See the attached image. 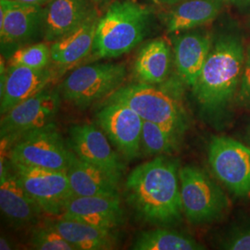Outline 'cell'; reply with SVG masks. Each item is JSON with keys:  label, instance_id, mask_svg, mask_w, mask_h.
<instances>
[{"label": "cell", "instance_id": "cell-18", "mask_svg": "<svg viewBox=\"0 0 250 250\" xmlns=\"http://www.w3.org/2000/svg\"><path fill=\"white\" fill-rule=\"evenodd\" d=\"M93 0H50L44 6V40L54 42L84 22L97 10Z\"/></svg>", "mask_w": 250, "mask_h": 250}, {"label": "cell", "instance_id": "cell-28", "mask_svg": "<svg viewBox=\"0 0 250 250\" xmlns=\"http://www.w3.org/2000/svg\"><path fill=\"white\" fill-rule=\"evenodd\" d=\"M235 105L243 109L250 110V43L246 46V58Z\"/></svg>", "mask_w": 250, "mask_h": 250}, {"label": "cell", "instance_id": "cell-3", "mask_svg": "<svg viewBox=\"0 0 250 250\" xmlns=\"http://www.w3.org/2000/svg\"><path fill=\"white\" fill-rule=\"evenodd\" d=\"M185 83L179 78L169 77L158 84L144 83L122 86L107 101L125 103L143 119L184 134L188 115L183 105Z\"/></svg>", "mask_w": 250, "mask_h": 250}, {"label": "cell", "instance_id": "cell-34", "mask_svg": "<svg viewBox=\"0 0 250 250\" xmlns=\"http://www.w3.org/2000/svg\"><path fill=\"white\" fill-rule=\"evenodd\" d=\"M93 1L98 8H103L107 5H109L113 0H93Z\"/></svg>", "mask_w": 250, "mask_h": 250}, {"label": "cell", "instance_id": "cell-15", "mask_svg": "<svg viewBox=\"0 0 250 250\" xmlns=\"http://www.w3.org/2000/svg\"><path fill=\"white\" fill-rule=\"evenodd\" d=\"M213 37L203 29H193L173 34V60L179 78L193 87L204 66L212 45Z\"/></svg>", "mask_w": 250, "mask_h": 250}, {"label": "cell", "instance_id": "cell-30", "mask_svg": "<svg viewBox=\"0 0 250 250\" xmlns=\"http://www.w3.org/2000/svg\"><path fill=\"white\" fill-rule=\"evenodd\" d=\"M225 3H228L236 8H248L250 7V0H224Z\"/></svg>", "mask_w": 250, "mask_h": 250}, {"label": "cell", "instance_id": "cell-27", "mask_svg": "<svg viewBox=\"0 0 250 250\" xmlns=\"http://www.w3.org/2000/svg\"><path fill=\"white\" fill-rule=\"evenodd\" d=\"M30 243L37 250H76L49 222L32 231Z\"/></svg>", "mask_w": 250, "mask_h": 250}, {"label": "cell", "instance_id": "cell-33", "mask_svg": "<svg viewBox=\"0 0 250 250\" xmlns=\"http://www.w3.org/2000/svg\"><path fill=\"white\" fill-rule=\"evenodd\" d=\"M19 2L22 3H27V4H34V5H39V6H45L50 0H15Z\"/></svg>", "mask_w": 250, "mask_h": 250}, {"label": "cell", "instance_id": "cell-22", "mask_svg": "<svg viewBox=\"0 0 250 250\" xmlns=\"http://www.w3.org/2000/svg\"><path fill=\"white\" fill-rule=\"evenodd\" d=\"M171 48L163 38L146 42L139 49L134 63V75L138 83L158 84L170 77Z\"/></svg>", "mask_w": 250, "mask_h": 250}, {"label": "cell", "instance_id": "cell-9", "mask_svg": "<svg viewBox=\"0 0 250 250\" xmlns=\"http://www.w3.org/2000/svg\"><path fill=\"white\" fill-rule=\"evenodd\" d=\"M61 92L45 87L10 108L1 118L2 146L9 148L20 136L53 123L61 106Z\"/></svg>", "mask_w": 250, "mask_h": 250}, {"label": "cell", "instance_id": "cell-29", "mask_svg": "<svg viewBox=\"0 0 250 250\" xmlns=\"http://www.w3.org/2000/svg\"><path fill=\"white\" fill-rule=\"evenodd\" d=\"M227 250H250V223L234 228L222 243Z\"/></svg>", "mask_w": 250, "mask_h": 250}, {"label": "cell", "instance_id": "cell-19", "mask_svg": "<svg viewBox=\"0 0 250 250\" xmlns=\"http://www.w3.org/2000/svg\"><path fill=\"white\" fill-rule=\"evenodd\" d=\"M224 0H184L160 14L170 35L193 30L213 21L224 9Z\"/></svg>", "mask_w": 250, "mask_h": 250}, {"label": "cell", "instance_id": "cell-11", "mask_svg": "<svg viewBox=\"0 0 250 250\" xmlns=\"http://www.w3.org/2000/svg\"><path fill=\"white\" fill-rule=\"evenodd\" d=\"M10 164L21 186L44 212L62 215L65 206L74 197L66 171Z\"/></svg>", "mask_w": 250, "mask_h": 250}, {"label": "cell", "instance_id": "cell-35", "mask_svg": "<svg viewBox=\"0 0 250 250\" xmlns=\"http://www.w3.org/2000/svg\"><path fill=\"white\" fill-rule=\"evenodd\" d=\"M249 24H250V21H249Z\"/></svg>", "mask_w": 250, "mask_h": 250}, {"label": "cell", "instance_id": "cell-20", "mask_svg": "<svg viewBox=\"0 0 250 250\" xmlns=\"http://www.w3.org/2000/svg\"><path fill=\"white\" fill-rule=\"evenodd\" d=\"M66 172L76 197L119 195L121 178L82 161L75 154Z\"/></svg>", "mask_w": 250, "mask_h": 250}, {"label": "cell", "instance_id": "cell-23", "mask_svg": "<svg viewBox=\"0 0 250 250\" xmlns=\"http://www.w3.org/2000/svg\"><path fill=\"white\" fill-rule=\"evenodd\" d=\"M49 223L76 250H110L116 247V235L111 229L62 217Z\"/></svg>", "mask_w": 250, "mask_h": 250}, {"label": "cell", "instance_id": "cell-8", "mask_svg": "<svg viewBox=\"0 0 250 250\" xmlns=\"http://www.w3.org/2000/svg\"><path fill=\"white\" fill-rule=\"evenodd\" d=\"M208 164L216 179L236 197H250V148L225 136L208 145Z\"/></svg>", "mask_w": 250, "mask_h": 250}, {"label": "cell", "instance_id": "cell-32", "mask_svg": "<svg viewBox=\"0 0 250 250\" xmlns=\"http://www.w3.org/2000/svg\"><path fill=\"white\" fill-rule=\"evenodd\" d=\"M157 4L161 5V6H167V7H171L173 5H176L180 2L184 0H154Z\"/></svg>", "mask_w": 250, "mask_h": 250}, {"label": "cell", "instance_id": "cell-21", "mask_svg": "<svg viewBox=\"0 0 250 250\" xmlns=\"http://www.w3.org/2000/svg\"><path fill=\"white\" fill-rule=\"evenodd\" d=\"M98 9L84 22L57 39L50 45L51 61L59 66H71L88 56L92 50L99 23Z\"/></svg>", "mask_w": 250, "mask_h": 250}, {"label": "cell", "instance_id": "cell-25", "mask_svg": "<svg viewBox=\"0 0 250 250\" xmlns=\"http://www.w3.org/2000/svg\"><path fill=\"white\" fill-rule=\"evenodd\" d=\"M183 134L177 131L148 121H144L141 152L147 157L167 156L178 149Z\"/></svg>", "mask_w": 250, "mask_h": 250}, {"label": "cell", "instance_id": "cell-13", "mask_svg": "<svg viewBox=\"0 0 250 250\" xmlns=\"http://www.w3.org/2000/svg\"><path fill=\"white\" fill-rule=\"evenodd\" d=\"M69 146L81 159L122 179L125 163L111 146L105 133L92 124L72 125L69 128Z\"/></svg>", "mask_w": 250, "mask_h": 250}, {"label": "cell", "instance_id": "cell-7", "mask_svg": "<svg viewBox=\"0 0 250 250\" xmlns=\"http://www.w3.org/2000/svg\"><path fill=\"white\" fill-rule=\"evenodd\" d=\"M124 63H96L71 72L61 84L63 99L78 108H87L108 98L123 86L126 78Z\"/></svg>", "mask_w": 250, "mask_h": 250}, {"label": "cell", "instance_id": "cell-4", "mask_svg": "<svg viewBox=\"0 0 250 250\" xmlns=\"http://www.w3.org/2000/svg\"><path fill=\"white\" fill-rule=\"evenodd\" d=\"M151 10L135 0H114L99 18L93 54L113 59L132 51L149 31Z\"/></svg>", "mask_w": 250, "mask_h": 250}, {"label": "cell", "instance_id": "cell-2", "mask_svg": "<svg viewBox=\"0 0 250 250\" xmlns=\"http://www.w3.org/2000/svg\"><path fill=\"white\" fill-rule=\"evenodd\" d=\"M178 161L159 156L135 167L125 182V197L143 224L168 227L183 219Z\"/></svg>", "mask_w": 250, "mask_h": 250}, {"label": "cell", "instance_id": "cell-6", "mask_svg": "<svg viewBox=\"0 0 250 250\" xmlns=\"http://www.w3.org/2000/svg\"><path fill=\"white\" fill-rule=\"evenodd\" d=\"M8 151L11 163L62 171L69 169L74 154L54 123L22 134Z\"/></svg>", "mask_w": 250, "mask_h": 250}, {"label": "cell", "instance_id": "cell-26", "mask_svg": "<svg viewBox=\"0 0 250 250\" xmlns=\"http://www.w3.org/2000/svg\"><path fill=\"white\" fill-rule=\"evenodd\" d=\"M51 61L50 46L45 43H34L17 49L9 58V66H22L31 69L47 68Z\"/></svg>", "mask_w": 250, "mask_h": 250}, {"label": "cell", "instance_id": "cell-16", "mask_svg": "<svg viewBox=\"0 0 250 250\" xmlns=\"http://www.w3.org/2000/svg\"><path fill=\"white\" fill-rule=\"evenodd\" d=\"M0 208L2 214L16 228L36 224L43 210L21 186L10 162L1 161Z\"/></svg>", "mask_w": 250, "mask_h": 250}, {"label": "cell", "instance_id": "cell-1", "mask_svg": "<svg viewBox=\"0 0 250 250\" xmlns=\"http://www.w3.org/2000/svg\"><path fill=\"white\" fill-rule=\"evenodd\" d=\"M246 45L241 34L226 30L213 37L210 51L200 72L193 96L206 120L221 123L227 118L241 80Z\"/></svg>", "mask_w": 250, "mask_h": 250}, {"label": "cell", "instance_id": "cell-31", "mask_svg": "<svg viewBox=\"0 0 250 250\" xmlns=\"http://www.w3.org/2000/svg\"><path fill=\"white\" fill-rule=\"evenodd\" d=\"M0 250H12V245L9 241V239L5 236H1L0 238Z\"/></svg>", "mask_w": 250, "mask_h": 250}, {"label": "cell", "instance_id": "cell-24", "mask_svg": "<svg viewBox=\"0 0 250 250\" xmlns=\"http://www.w3.org/2000/svg\"><path fill=\"white\" fill-rule=\"evenodd\" d=\"M206 248L192 236L167 227H157L137 235L132 250H202Z\"/></svg>", "mask_w": 250, "mask_h": 250}, {"label": "cell", "instance_id": "cell-12", "mask_svg": "<svg viewBox=\"0 0 250 250\" xmlns=\"http://www.w3.org/2000/svg\"><path fill=\"white\" fill-rule=\"evenodd\" d=\"M97 123L127 160L139 156L144 121L133 108L125 103L106 101L97 113Z\"/></svg>", "mask_w": 250, "mask_h": 250}, {"label": "cell", "instance_id": "cell-17", "mask_svg": "<svg viewBox=\"0 0 250 250\" xmlns=\"http://www.w3.org/2000/svg\"><path fill=\"white\" fill-rule=\"evenodd\" d=\"M62 217L111 230L125 223V211L119 195L74 196L65 206Z\"/></svg>", "mask_w": 250, "mask_h": 250}, {"label": "cell", "instance_id": "cell-14", "mask_svg": "<svg viewBox=\"0 0 250 250\" xmlns=\"http://www.w3.org/2000/svg\"><path fill=\"white\" fill-rule=\"evenodd\" d=\"M57 72L48 67L31 69L22 66H8L5 70L1 60V116L19 103L45 89L55 79Z\"/></svg>", "mask_w": 250, "mask_h": 250}, {"label": "cell", "instance_id": "cell-10", "mask_svg": "<svg viewBox=\"0 0 250 250\" xmlns=\"http://www.w3.org/2000/svg\"><path fill=\"white\" fill-rule=\"evenodd\" d=\"M44 38V6L0 0V43L9 58L17 49Z\"/></svg>", "mask_w": 250, "mask_h": 250}, {"label": "cell", "instance_id": "cell-5", "mask_svg": "<svg viewBox=\"0 0 250 250\" xmlns=\"http://www.w3.org/2000/svg\"><path fill=\"white\" fill-rule=\"evenodd\" d=\"M179 179L183 211L190 224H212L227 215L229 197L206 170L188 165L179 170Z\"/></svg>", "mask_w": 250, "mask_h": 250}]
</instances>
